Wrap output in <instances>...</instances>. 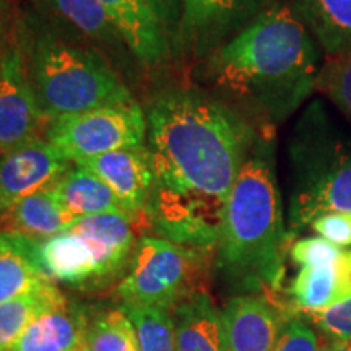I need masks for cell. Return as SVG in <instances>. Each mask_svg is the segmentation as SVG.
<instances>
[{"instance_id": "obj_29", "label": "cell", "mask_w": 351, "mask_h": 351, "mask_svg": "<svg viewBox=\"0 0 351 351\" xmlns=\"http://www.w3.org/2000/svg\"><path fill=\"white\" fill-rule=\"evenodd\" d=\"M304 315L330 340H351V298L326 311Z\"/></svg>"}, {"instance_id": "obj_11", "label": "cell", "mask_w": 351, "mask_h": 351, "mask_svg": "<svg viewBox=\"0 0 351 351\" xmlns=\"http://www.w3.org/2000/svg\"><path fill=\"white\" fill-rule=\"evenodd\" d=\"M41 20L54 32L95 49L114 64H127L129 47L98 0H32ZM135 60V59H134Z\"/></svg>"}, {"instance_id": "obj_12", "label": "cell", "mask_w": 351, "mask_h": 351, "mask_svg": "<svg viewBox=\"0 0 351 351\" xmlns=\"http://www.w3.org/2000/svg\"><path fill=\"white\" fill-rule=\"evenodd\" d=\"M73 163L46 138L0 155V212L38 192L49 191Z\"/></svg>"}, {"instance_id": "obj_22", "label": "cell", "mask_w": 351, "mask_h": 351, "mask_svg": "<svg viewBox=\"0 0 351 351\" xmlns=\"http://www.w3.org/2000/svg\"><path fill=\"white\" fill-rule=\"evenodd\" d=\"M288 5L326 54L351 52V0H288Z\"/></svg>"}, {"instance_id": "obj_34", "label": "cell", "mask_w": 351, "mask_h": 351, "mask_svg": "<svg viewBox=\"0 0 351 351\" xmlns=\"http://www.w3.org/2000/svg\"><path fill=\"white\" fill-rule=\"evenodd\" d=\"M15 41L16 33H13L10 28V12H8L7 0H0V67Z\"/></svg>"}, {"instance_id": "obj_17", "label": "cell", "mask_w": 351, "mask_h": 351, "mask_svg": "<svg viewBox=\"0 0 351 351\" xmlns=\"http://www.w3.org/2000/svg\"><path fill=\"white\" fill-rule=\"evenodd\" d=\"M295 309L301 314L320 313L351 298V251L322 267H301L289 285Z\"/></svg>"}, {"instance_id": "obj_2", "label": "cell", "mask_w": 351, "mask_h": 351, "mask_svg": "<svg viewBox=\"0 0 351 351\" xmlns=\"http://www.w3.org/2000/svg\"><path fill=\"white\" fill-rule=\"evenodd\" d=\"M147 112L156 184L225 205L262 127L202 86H169Z\"/></svg>"}, {"instance_id": "obj_36", "label": "cell", "mask_w": 351, "mask_h": 351, "mask_svg": "<svg viewBox=\"0 0 351 351\" xmlns=\"http://www.w3.org/2000/svg\"><path fill=\"white\" fill-rule=\"evenodd\" d=\"M77 351H85V350H83V348H80V350H77Z\"/></svg>"}, {"instance_id": "obj_4", "label": "cell", "mask_w": 351, "mask_h": 351, "mask_svg": "<svg viewBox=\"0 0 351 351\" xmlns=\"http://www.w3.org/2000/svg\"><path fill=\"white\" fill-rule=\"evenodd\" d=\"M16 34L47 121L134 98L106 57L54 32L41 19L28 20Z\"/></svg>"}, {"instance_id": "obj_7", "label": "cell", "mask_w": 351, "mask_h": 351, "mask_svg": "<svg viewBox=\"0 0 351 351\" xmlns=\"http://www.w3.org/2000/svg\"><path fill=\"white\" fill-rule=\"evenodd\" d=\"M147 112L137 99L49 119L44 138L72 163L147 145Z\"/></svg>"}, {"instance_id": "obj_8", "label": "cell", "mask_w": 351, "mask_h": 351, "mask_svg": "<svg viewBox=\"0 0 351 351\" xmlns=\"http://www.w3.org/2000/svg\"><path fill=\"white\" fill-rule=\"evenodd\" d=\"M270 5V0H181L173 47L200 62Z\"/></svg>"}, {"instance_id": "obj_21", "label": "cell", "mask_w": 351, "mask_h": 351, "mask_svg": "<svg viewBox=\"0 0 351 351\" xmlns=\"http://www.w3.org/2000/svg\"><path fill=\"white\" fill-rule=\"evenodd\" d=\"M86 328L85 309L67 301L34 320L12 351H77L85 341Z\"/></svg>"}, {"instance_id": "obj_30", "label": "cell", "mask_w": 351, "mask_h": 351, "mask_svg": "<svg viewBox=\"0 0 351 351\" xmlns=\"http://www.w3.org/2000/svg\"><path fill=\"white\" fill-rule=\"evenodd\" d=\"M275 351H322V346L313 324L291 315L285 322Z\"/></svg>"}, {"instance_id": "obj_1", "label": "cell", "mask_w": 351, "mask_h": 351, "mask_svg": "<svg viewBox=\"0 0 351 351\" xmlns=\"http://www.w3.org/2000/svg\"><path fill=\"white\" fill-rule=\"evenodd\" d=\"M319 64L317 41L304 23L288 3H271L202 59L194 77L258 127L275 129L315 90Z\"/></svg>"}, {"instance_id": "obj_26", "label": "cell", "mask_w": 351, "mask_h": 351, "mask_svg": "<svg viewBox=\"0 0 351 351\" xmlns=\"http://www.w3.org/2000/svg\"><path fill=\"white\" fill-rule=\"evenodd\" d=\"M85 351H140L137 332L124 307L101 313L88 324Z\"/></svg>"}, {"instance_id": "obj_15", "label": "cell", "mask_w": 351, "mask_h": 351, "mask_svg": "<svg viewBox=\"0 0 351 351\" xmlns=\"http://www.w3.org/2000/svg\"><path fill=\"white\" fill-rule=\"evenodd\" d=\"M111 23L145 69H158L171 57L173 44L150 0H98Z\"/></svg>"}, {"instance_id": "obj_20", "label": "cell", "mask_w": 351, "mask_h": 351, "mask_svg": "<svg viewBox=\"0 0 351 351\" xmlns=\"http://www.w3.org/2000/svg\"><path fill=\"white\" fill-rule=\"evenodd\" d=\"M41 241L0 231V304L52 282L39 258Z\"/></svg>"}, {"instance_id": "obj_28", "label": "cell", "mask_w": 351, "mask_h": 351, "mask_svg": "<svg viewBox=\"0 0 351 351\" xmlns=\"http://www.w3.org/2000/svg\"><path fill=\"white\" fill-rule=\"evenodd\" d=\"M351 124V52L332 57L320 69L317 85Z\"/></svg>"}, {"instance_id": "obj_32", "label": "cell", "mask_w": 351, "mask_h": 351, "mask_svg": "<svg viewBox=\"0 0 351 351\" xmlns=\"http://www.w3.org/2000/svg\"><path fill=\"white\" fill-rule=\"evenodd\" d=\"M320 238L337 247H351V213H326L311 223Z\"/></svg>"}, {"instance_id": "obj_23", "label": "cell", "mask_w": 351, "mask_h": 351, "mask_svg": "<svg viewBox=\"0 0 351 351\" xmlns=\"http://www.w3.org/2000/svg\"><path fill=\"white\" fill-rule=\"evenodd\" d=\"M73 223L75 219L60 207L51 191L26 197L5 212H0V231L19 232L38 241L60 234Z\"/></svg>"}, {"instance_id": "obj_3", "label": "cell", "mask_w": 351, "mask_h": 351, "mask_svg": "<svg viewBox=\"0 0 351 351\" xmlns=\"http://www.w3.org/2000/svg\"><path fill=\"white\" fill-rule=\"evenodd\" d=\"M288 239L275 132L262 127L223 205L215 265L241 288L269 295L282 287Z\"/></svg>"}, {"instance_id": "obj_16", "label": "cell", "mask_w": 351, "mask_h": 351, "mask_svg": "<svg viewBox=\"0 0 351 351\" xmlns=\"http://www.w3.org/2000/svg\"><path fill=\"white\" fill-rule=\"evenodd\" d=\"M69 230L91 244L99 267V285L111 282L129 267L137 247V223L125 213H103L77 219Z\"/></svg>"}, {"instance_id": "obj_31", "label": "cell", "mask_w": 351, "mask_h": 351, "mask_svg": "<svg viewBox=\"0 0 351 351\" xmlns=\"http://www.w3.org/2000/svg\"><path fill=\"white\" fill-rule=\"evenodd\" d=\"M343 252L324 238H304L291 245V258L301 267H322L335 262Z\"/></svg>"}, {"instance_id": "obj_33", "label": "cell", "mask_w": 351, "mask_h": 351, "mask_svg": "<svg viewBox=\"0 0 351 351\" xmlns=\"http://www.w3.org/2000/svg\"><path fill=\"white\" fill-rule=\"evenodd\" d=\"M150 3L155 8L158 19L163 23L171 44L174 46L176 29H178L179 16H181V0H150Z\"/></svg>"}, {"instance_id": "obj_10", "label": "cell", "mask_w": 351, "mask_h": 351, "mask_svg": "<svg viewBox=\"0 0 351 351\" xmlns=\"http://www.w3.org/2000/svg\"><path fill=\"white\" fill-rule=\"evenodd\" d=\"M46 124L16 34V41L0 67V155L32 140L44 138Z\"/></svg>"}, {"instance_id": "obj_5", "label": "cell", "mask_w": 351, "mask_h": 351, "mask_svg": "<svg viewBox=\"0 0 351 351\" xmlns=\"http://www.w3.org/2000/svg\"><path fill=\"white\" fill-rule=\"evenodd\" d=\"M291 231L326 213H351V137L322 101L309 103L288 142Z\"/></svg>"}, {"instance_id": "obj_14", "label": "cell", "mask_w": 351, "mask_h": 351, "mask_svg": "<svg viewBox=\"0 0 351 351\" xmlns=\"http://www.w3.org/2000/svg\"><path fill=\"white\" fill-rule=\"evenodd\" d=\"M230 351H275L285 322L291 317L265 296L241 295L221 311Z\"/></svg>"}, {"instance_id": "obj_27", "label": "cell", "mask_w": 351, "mask_h": 351, "mask_svg": "<svg viewBox=\"0 0 351 351\" xmlns=\"http://www.w3.org/2000/svg\"><path fill=\"white\" fill-rule=\"evenodd\" d=\"M137 332L140 351H176L173 315L155 306L122 304Z\"/></svg>"}, {"instance_id": "obj_35", "label": "cell", "mask_w": 351, "mask_h": 351, "mask_svg": "<svg viewBox=\"0 0 351 351\" xmlns=\"http://www.w3.org/2000/svg\"><path fill=\"white\" fill-rule=\"evenodd\" d=\"M322 351H351V340H330L322 345Z\"/></svg>"}, {"instance_id": "obj_13", "label": "cell", "mask_w": 351, "mask_h": 351, "mask_svg": "<svg viewBox=\"0 0 351 351\" xmlns=\"http://www.w3.org/2000/svg\"><path fill=\"white\" fill-rule=\"evenodd\" d=\"M111 189L121 207L138 225L150 202L156 178L147 145L75 161Z\"/></svg>"}, {"instance_id": "obj_25", "label": "cell", "mask_w": 351, "mask_h": 351, "mask_svg": "<svg viewBox=\"0 0 351 351\" xmlns=\"http://www.w3.org/2000/svg\"><path fill=\"white\" fill-rule=\"evenodd\" d=\"M69 300L54 282L43 285L41 288L26 293L0 304V351H12L13 345L20 340L34 320Z\"/></svg>"}, {"instance_id": "obj_6", "label": "cell", "mask_w": 351, "mask_h": 351, "mask_svg": "<svg viewBox=\"0 0 351 351\" xmlns=\"http://www.w3.org/2000/svg\"><path fill=\"white\" fill-rule=\"evenodd\" d=\"M212 258L215 252L184 247L156 236H143L138 239L117 293L124 304L171 311L195 293L205 291L204 283Z\"/></svg>"}, {"instance_id": "obj_24", "label": "cell", "mask_w": 351, "mask_h": 351, "mask_svg": "<svg viewBox=\"0 0 351 351\" xmlns=\"http://www.w3.org/2000/svg\"><path fill=\"white\" fill-rule=\"evenodd\" d=\"M49 191L75 221L93 215L125 213L111 189L93 173L75 163Z\"/></svg>"}, {"instance_id": "obj_9", "label": "cell", "mask_w": 351, "mask_h": 351, "mask_svg": "<svg viewBox=\"0 0 351 351\" xmlns=\"http://www.w3.org/2000/svg\"><path fill=\"white\" fill-rule=\"evenodd\" d=\"M221 212L223 205L176 194L155 182L143 219L156 238L217 252Z\"/></svg>"}, {"instance_id": "obj_19", "label": "cell", "mask_w": 351, "mask_h": 351, "mask_svg": "<svg viewBox=\"0 0 351 351\" xmlns=\"http://www.w3.org/2000/svg\"><path fill=\"white\" fill-rule=\"evenodd\" d=\"M169 313L174 322L176 351H230L223 315L207 291L195 293Z\"/></svg>"}, {"instance_id": "obj_18", "label": "cell", "mask_w": 351, "mask_h": 351, "mask_svg": "<svg viewBox=\"0 0 351 351\" xmlns=\"http://www.w3.org/2000/svg\"><path fill=\"white\" fill-rule=\"evenodd\" d=\"M39 258L52 282L67 287H99V267L91 244L82 234L65 230L60 234L41 241Z\"/></svg>"}]
</instances>
